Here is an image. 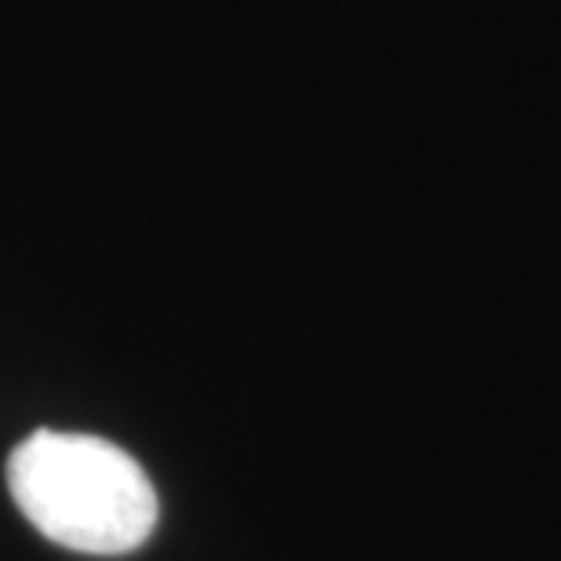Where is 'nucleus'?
<instances>
[{
	"label": "nucleus",
	"instance_id": "f257e3e1",
	"mask_svg": "<svg viewBox=\"0 0 561 561\" xmlns=\"http://www.w3.org/2000/svg\"><path fill=\"white\" fill-rule=\"evenodd\" d=\"M8 489L33 529L81 554H128L157 525L146 470L92 434H30L8 459Z\"/></svg>",
	"mask_w": 561,
	"mask_h": 561
}]
</instances>
